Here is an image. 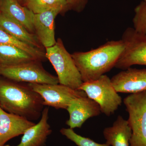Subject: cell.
Returning a JSON list of instances; mask_svg holds the SVG:
<instances>
[{"mask_svg":"<svg viewBox=\"0 0 146 146\" xmlns=\"http://www.w3.org/2000/svg\"><path fill=\"white\" fill-rule=\"evenodd\" d=\"M43 99L29 84L0 79V106L6 112L32 121L42 115Z\"/></svg>","mask_w":146,"mask_h":146,"instance_id":"1","label":"cell"},{"mask_svg":"<svg viewBox=\"0 0 146 146\" xmlns=\"http://www.w3.org/2000/svg\"><path fill=\"white\" fill-rule=\"evenodd\" d=\"M124 48L121 39L109 41L89 51L72 54L83 82L98 79L115 67Z\"/></svg>","mask_w":146,"mask_h":146,"instance_id":"2","label":"cell"},{"mask_svg":"<svg viewBox=\"0 0 146 146\" xmlns=\"http://www.w3.org/2000/svg\"><path fill=\"white\" fill-rule=\"evenodd\" d=\"M45 57L55 70L59 84L79 90L83 82L81 75L61 39H58L52 46L46 48Z\"/></svg>","mask_w":146,"mask_h":146,"instance_id":"3","label":"cell"},{"mask_svg":"<svg viewBox=\"0 0 146 146\" xmlns=\"http://www.w3.org/2000/svg\"><path fill=\"white\" fill-rule=\"evenodd\" d=\"M79 90L99 105L101 112L107 116L114 114L122 100L112 84L111 79L103 75L96 80L83 82Z\"/></svg>","mask_w":146,"mask_h":146,"instance_id":"4","label":"cell"},{"mask_svg":"<svg viewBox=\"0 0 146 146\" xmlns=\"http://www.w3.org/2000/svg\"><path fill=\"white\" fill-rule=\"evenodd\" d=\"M123 103L131 130L130 146H146V91L129 95Z\"/></svg>","mask_w":146,"mask_h":146,"instance_id":"5","label":"cell"},{"mask_svg":"<svg viewBox=\"0 0 146 146\" xmlns=\"http://www.w3.org/2000/svg\"><path fill=\"white\" fill-rule=\"evenodd\" d=\"M38 62L35 60L11 66H0V75L16 82L59 84L57 77L47 72Z\"/></svg>","mask_w":146,"mask_h":146,"instance_id":"6","label":"cell"},{"mask_svg":"<svg viewBox=\"0 0 146 146\" xmlns=\"http://www.w3.org/2000/svg\"><path fill=\"white\" fill-rule=\"evenodd\" d=\"M121 40L124 48L115 65L125 70L134 65H146V35L129 27L124 32Z\"/></svg>","mask_w":146,"mask_h":146,"instance_id":"7","label":"cell"},{"mask_svg":"<svg viewBox=\"0 0 146 146\" xmlns=\"http://www.w3.org/2000/svg\"><path fill=\"white\" fill-rule=\"evenodd\" d=\"M31 88L40 95L44 106L56 109H67L70 102L79 97L87 96L85 92L72 89L63 84L29 83Z\"/></svg>","mask_w":146,"mask_h":146,"instance_id":"8","label":"cell"},{"mask_svg":"<svg viewBox=\"0 0 146 146\" xmlns=\"http://www.w3.org/2000/svg\"><path fill=\"white\" fill-rule=\"evenodd\" d=\"M66 110L70 118L66 124L72 129L81 127L86 120L98 116L101 112L99 104L87 96L74 99Z\"/></svg>","mask_w":146,"mask_h":146,"instance_id":"9","label":"cell"},{"mask_svg":"<svg viewBox=\"0 0 146 146\" xmlns=\"http://www.w3.org/2000/svg\"><path fill=\"white\" fill-rule=\"evenodd\" d=\"M111 80L118 93L131 94L146 91V69L129 68L113 76Z\"/></svg>","mask_w":146,"mask_h":146,"instance_id":"10","label":"cell"},{"mask_svg":"<svg viewBox=\"0 0 146 146\" xmlns=\"http://www.w3.org/2000/svg\"><path fill=\"white\" fill-rule=\"evenodd\" d=\"M63 7H56L37 14H35L33 25L39 42L45 48L54 46L56 41L55 37L54 21Z\"/></svg>","mask_w":146,"mask_h":146,"instance_id":"11","label":"cell"},{"mask_svg":"<svg viewBox=\"0 0 146 146\" xmlns=\"http://www.w3.org/2000/svg\"><path fill=\"white\" fill-rule=\"evenodd\" d=\"M35 123L23 117L6 112L0 106V146L11 138L23 134Z\"/></svg>","mask_w":146,"mask_h":146,"instance_id":"12","label":"cell"},{"mask_svg":"<svg viewBox=\"0 0 146 146\" xmlns=\"http://www.w3.org/2000/svg\"><path fill=\"white\" fill-rule=\"evenodd\" d=\"M41 116L39 122L29 127L25 131L20 143L15 146L45 145L48 136L52 132L48 122V107L44 108Z\"/></svg>","mask_w":146,"mask_h":146,"instance_id":"13","label":"cell"},{"mask_svg":"<svg viewBox=\"0 0 146 146\" xmlns=\"http://www.w3.org/2000/svg\"><path fill=\"white\" fill-rule=\"evenodd\" d=\"M0 12L19 23L31 33L35 31V14L27 7L23 6L17 0H1Z\"/></svg>","mask_w":146,"mask_h":146,"instance_id":"14","label":"cell"},{"mask_svg":"<svg viewBox=\"0 0 146 146\" xmlns=\"http://www.w3.org/2000/svg\"><path fill=\"white\" fill-rule=\"evenodd\" d=\"M106 143L110 146H130L131 130L127 120L119 115L112 126L103 131Z\"/></svg>","mask_w":146,"mask_h":146,"instance_id":"15","label":"cell"},{"mask_svg":"<svg viewBox=\"0 0 146 146\" xmlns=\"http://www.w3.org/2000/svg\"><path fill=\"white\" fill-rule=\"evenodd\" d=\"M0 27L21 42L41 49L40 42L36 35L29 32L25 27L0 12Z\"/></svg>","mask_w":146,"mask_h":146,"instance_id":"16","label":"cell"},{"mask_svg":"<svg viewBox=\"0 0 146 146\" xmlns=\"http://www.w3.org/2000/svg\"><path fill=\"white\" fill-rule=\"evenodd\" d=\"M35 60L38 61L18 47L0 45V66H11Z\"/></svg>","mask_w":146,"mask_h":146,"instance_id":"17","label":"cell"},{"mask_svg":"<svg viewBox=\"0 0 146 146\" xmlns=\"http://www.w3.org/2000/svg\"><path fill=\"white\" fill-rule=\"evenodd\" d=\"M0 45H11L18 47L33 56L36 60H42L45 57V53L41 49L35 48L20 41L9 34L0 27Z\"/></svg>","mask_w":146,"mask_h":146,"instance_id":"18","label":"cell"},{"mask_svg":"<svg viewBox=\"0 0 146 146\" xmlns=\"http://www.w3.org/2000/svg\"><path fill=\"white\" fill-rule=\"evenodd\" d=\"M25 5L34 14L56 7H63L65 10L67 9L64 0H27Z\"/></svg>","mask_w":146,"mask_h":146,"instance_id":"19","label":"cell"},{"mask_svg":"<svg viewBox=\"0 0 146 146\" xmlns=\"http://www.w3.org/2000/svg\"><path fill=\"white\" fill-rule=\"evenodd\" d=\"M60 131L62 135L72 141L78 146H110L106 143H98L90 138L80 136L76 133L73 129L70 128H63L60 129Z\"/></svg>","mask_w":146,"mask_h":146,"instance_id":"20","label":"cell"},{"mask_svg":"<svg viewBox=\"0 0 146 146\" xmlns=\"http://www.w3.org/2000/svg\"><path fill=\"white\" fill-rule=\"evenodd\" d=\"M133 28L139 33L146 35V2L143 1L134 9Z\"/></svg>","mask_w":146,"mask_h":146,"instance_id":"21","label":"cell"},{"mask_svg":"<svg viewBox=\"0 0 146 146\" xmlns=\"http://www.w3.org/2000/svg\"><path fill=\"white\" fill-rule=\"evenodd\" d=\"M87 0H64L67 6V9H73L80 11L84 7Z\"/></svg>","mask_w":146,"mask_h":146,"instance_id":"22","label":"cell"},{"mask_svg":"<svg viewBox=\"0 0 146 146\" xmlns=\"http://www.w3.org/2000/svg\"><path fill=\"white\" fill-rule=\"evenodd\" d=\"M19 3L22 2L24 1V2L25 3L26 2L27 0H17Z\"/></svg>","mask_w":146,"mask_h":146,"instance_id":"23","label":"cell"},{"mask_svg":"<svg viewBox=\"0 0 146 146\" xmlns=\"http://www.w3.org/2000/svg\"><path fill=\"white\" fill-rule=\"evenodd\" d=\"M4 146H10V145H5Z\"/></svg>","mask_w":146,"mask_h":146,"instance_id":"24","label":"cell"},{"mask_svg":"<svg viewBox=\"0 0 146 146\" xmlns=\"http://www.w3.org/2000/svg\"><path fill=\"white\" fill-rule=\"evenodd\" d=\"M144 1L146 2V0H143Z\"/></svg>","mask_w":146,"mask_h":146,"instance_id":"25","label":"cell"},{"mask_svg":"<svg viewBox=\"0 0 146 146\" xmlns=\"http://www.w3.org/2000/svg\"><path fill=\"white\" fill-rule=\"evenodd\" d=\"M1 0H0V3H1Z\"/></svg>","mask_w":146,"mask_h":146,"instance_id":"26","label":"cell"},{"mask_svg":"<svg viewBox=\"0 0 146 146\" xmlns=\"http://www.w3.org/2000/svg\"></svg>","mask_w":146,"mask_h":146,"instance_id":"27","label":"cell"}]
</instances>
